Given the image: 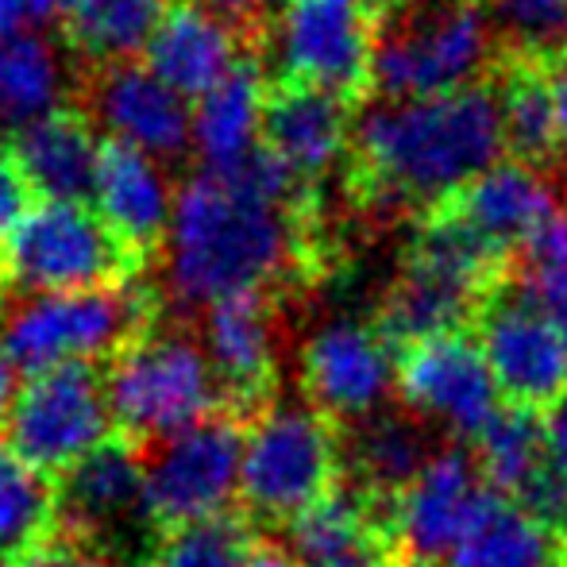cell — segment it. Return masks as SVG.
Instances as JSON below:
<instances>
[{"mask_svg": "<svg viewBox=\"0 0 567 567\" xmlns=\"http://www.w3.org/2000/svg\"><path fill=\"white\" fill-rule=\"evenodd\" d=\"M301 182L267 151L236 171H202L178 189L166 231V290L186 309L262 293L301 255Z\"/></svg>", "mask_w": 567, "mask_h": 567, "instance_id": "obj_1", "label": "cell"}, {"mask_svg": "<svg viewBox=\"0 0 567 567\" xmlns=\"http://www.w3.org/2000/svg\"><path fill=\"white\" fill-rule=\"evenodd\" d=\"M355 182L386 209H429L502 163V101L494 78L444 97L374 101L351 127Z\"/></svg>", "mask_w": 567, "mask_h": 567, "instance_id": "obj_2", "label": "cell"}, {"mask_svg": "<svg viewBox=\"0 0 567 567\" xmlns=\"http://www.w3.org/2000/svg\"><path fill=\"white\" fill-rule=\"evenodd\" d=\"M486 0H398L374 23L371 85L382 101L444 97L491 78Z\"/></svg>", "mask_w": 567, "mask_h": 567, "instance_id": "obj_3", "label": "cell"}, {"mask_svg": "<svg viewBox=\"0 0 567 567\" xmlns=\"http://www.w3.org/2000/svg\"><path fill=\"white\" fill-rule=\"evenodd\" d=\"M105 394L113 425L140 452L225 410L209 355L189 332L147 329L109 359Z\"/></svg>", "mask_w": 567, "mask_h": 567, "instance_id": "obj_4", "label": "cell"}, {"mask_svg": "<svg viewBox=\"0 0 567 567\" xmlns=\"http://www.w3.org/2000/svg\"><path fill=\"white\" fill-rule=\"evenodd\" d=\"M340 486V425L313 405H270L247 425L236 491L247 522L290 525Z\"/></svg>", "mask_w": 567, "mask_h": 567, "instance_id": "obj_5", "label": "cell"}, {"mask_svg": "<svg viewBox=\"0 0 567 567\" xmlns=\"http://www.w3.org/2000/svg\"><path fill=\"white\" fill-rule=\"evenodd\" d=\"M151 329V301L132 286L82 293H28L0 313V348L16 371L113 359Z\"/></svg>", "mask_w": 567, "mask_h": 567, "instance_id": "obj_6", "label": "cell"}, {"mask_svg": "<svg viewBox=\"0 0 567 567\" xmlns=\"http://www.w3.org/2000/svg\"><path fill=\"white\" fill-rule=\"evenodd\" d=\"M135 255L82 202H39L0 247V270L28 293L127 286Z\"/></svg>", "mask_w": 567, "mask_h": 567, "instance_id": "obj_7", "label": "cell"}, {"mask_svg": "<svg viewBox=\"0 0 567 567\" xmlns=\"http://www.w3.org/2000/svg\"><path fill=\"white\" fill-rule=\"evenodd\" d=\"M244 441L247 421L217 410L171 441L151 444L143 455V502L155 537L228 514L231 494L239 491Z\"/></svg>", "mask_w": 567, "mask_h": 567, "instance_id": "obj_8", "label": "cell"}, {"mask_svg": "<svg viewBox=\"0 0 567 567\" xmlns=\"http://www.w3.org/2000/svg\"><path fill=\"white\" fill-rule=\"evenodd\" d=\"M105 441H113V410L97 363L31 374L8 413V444L47 478H62Z\"/></svg>", "mask_w": 567, "mask_h": 567, "instance_id": "obj_9", "label": "cell"}, {"mask_svg": "<svg viewBox=\"0 0 567 567\" xmlns=\"http://www.w3.org/2000/svg\"><path fill=\"white\" fill-rule=\"evenodd\" d=\"M471 332L506 405H522L545 417L567 394V343L556 324L533 306L517 270L486 301Z\"/></svg>", "mask_w": 567, "mask_h": 567, "instance_id": "obj_10", "label": "cell"}, {"mask_svg": "<svg viewBox=\"0 0 567 567\" xmlns=\"http://www.w3.org/2000/svg\"><path fill=\"white\" fill-rule=\"evenodd\" d=\"M374 16L359 0H282L275 59L286 82L355 101L371 85Z\"/></svg>", "mask_w": 567, "mask_h": 567, "instance_id": "obj_11", "label": "cell"}, {"mask_svg": "<svg viewBox=\"0 0 567 567\" xmlns=\"http://www.w3.org/2000/svg\"><path fill=\"white\" fill-rule=\"evenodd\" d=\"M59 491V529L93 545L113 560L135 533H151L143 502V455L132 441L113 436L78 467L54 478Z\"/></svg>", "mask_w": 567, "mask_h": 567, "instance_id": "obj_12", "label": "cell"}, {"mask_svg": "<svg viewBox=\"0 0 567 567\" xmlns=\"http://www.w3.org/2000/svg\"><path fill=\"white\" fill-rule=\"evenodd\" d=\"M394 382L413 410L433 413L449 421L455 433L475 441L502 410L498 382L486 367L475 332H449L398 351Z\"/></svg>", "mask_w": 567, "mask_h": 567, "instance_id": "obj_13", "label": "cell"}, {"mask_svg": "<svg viewBox=\"0 0 567 567\" xmlns=\"http://www.w3.org/2000/svg\"><path fill=\"white\" fill-rule=\"evenodd\" d=\"M202 348L217 374L220 402L251 425L278 394V324L267 293H244L205 309Z\"/></svg>", "mask_w": 567, "mask_h": 567, "instance_id": "obj_14", "label": "cell"}, {"mask_svg": "<svg viewBox=\"0 0 567 567\" xmlns=\"http://www.w3.org/2000/svg\"><path fill=\"white\" fill-rule=\"evenodd\" d=\"M93 120L109 132V143L158 163L182 158L194 147V101L174 93L147 62L105 66L93 85Z\"/></svg>", "mask_w": 567, "mask_h": 567, "instance_id": "obj_15", "label": "cell"}, {"mask_svg": "<svg viewBox=\"0 0 567 567\" xmlns=\"http://www.w3.org/2000/svg\"><path fill=\"white\" fill-rule=\"evenodd\" d=\"M394 379V351L374 324L332 321L301 351V386L317 413L337 425L359 421L382 402Z\"/></svg>", "mask_w": 567, "mask_h": 567, "instance_id": "obj_16", "label": "cell"}, {"mask_svg": "<svg viewBox=\"0 0 567 567\" xmlns=\"http://www.w3.org/2000/svg\"><path fill=\"white\" fill-rule=\"evenodd\" d=\"M483 494L486 483L478 475V463L463 452L429 460L390 509V533L402 545L405 560L433 564L436 556L455 553Z\"/></svg>", "mask_w": 567, "mask_h": 567, "instance_id": "obj_17", "label": "cell"}, {"mask_svg": "<svg viewBox=\"0 0 567 567\" xmlns=\"http://www.w3.org/2000/svg\"><path fill=\"white\" fill-rule=\"evenodd\" d=\"M351 101L313 85L282 82L270 90L262 116V151L306 186L351 151Z\"/></svg>", "mask_w": 567, "mask_h": 567, "instance_id": "obj_18", "label": "cell"}, {"mask_svg": "<svg viewBox=\"0 0 567 567\" xmlns=\"http://www.w3.org/2000/svg\"><path fill=\"white\" fill-rule=\"evenodd\" d=\"M90 197L93 213L105 220V228L135 259H143L151 247L166 244L174 202H178L166 163L140 155L132 147H120V143H105Z\"/></svg>", "mask_w": 567, "mask_h": 567, "instance_id": "obj_19", "label": "cell"}, {"mask_svg": "<svg viewBox=\"0 0 567 567\" xmlns=\"http://www.w3.org/2000/svg\"><path fill=\"white\" fill-rule=\"evenodd\" d=\"M286 540L298 567H413L390 525L348 486L286 525Z\"/></svg>", "mask_w": 567, "mask_h": 567, "instance_id": "obj_20", "label": "cell"}, {"mask_svg": "<svg viewBox=\"0 0 567 567\" xmlns=\"http://www.w3.org/2000/svg\"><path fill=\"white\" fill-rule=\"evenodd\" d=\"M143 59L174 93L197 101L239 66V39L217 8L182 0L163 16Z\"/></svg>", "mask_w": 567, "mask_h": 567, "instance_id": "obj_21", "label": "cell"}, {"mask_svg": "<svg viewBox=\"0 0 567 567\" xmlns=\"http://www.w3.org/2000/svg\"><path fill=\"white\" fill-rule=\"evenodd\" d=\"M444 205L460 213L478 236H486L494 247L509 255H517V247L529 244L533 231L560 213L545 171H533V166L514 163V158L494 163L491 171L467 182Z\"/></svg>", "mask_w": 567, "mask_h": 567, "instance_id": "obj_22", "label": "cell"}, {"mask_svg": "<svg viewBox=\"0 0 567 567\" xmlns=\"http://www.w3.org/2000/svg\"><path fill=\"white\" fill-rule=\"evenodd\" d=\"M12 151L31 194H43V202H85L97 182L105 143L90 120L62 109L16 132Z\"/></svg>", "mask_w": 567, "mask_h": 567, "instance_id": "obj_23", "label": "cell"}, {"mask_svg": "<svg viewBox=\"0 0 567 567\" xmlns=\"http://www.w3.org/2000/svg\"><path fill=\"white\" fill-rule=\"evenodd\" d=\"M267 82L255 62H239L225 82L194 101V147L205 171H236L262 151Z\"/></svg>", "mask_w": 567, "mask_h": 567, "instance_id": "obj_24", "label": "cell"}, {"mask_svg": "<svg viewBox=\"0 0 567 567\" xmlns=\"http://www.w3.org/2000/svg\"><path fill=\"white\" fill-rule=\"evenodd\" d=\"M502 101V132H506V155L533 171H548L564 155L560 124H556V101L548 85L545 54L506 51L498 74H491Z\"/></svg>", "mask_w": 567, "mask_h": 567, "instance_id": "obj_25", "label": "cell"}, {"mask_svg": "<svg viewBox=\"0 0 567 567\" xmlns=\"http://www.w3.org/2000/svg\"><path fill=\"white\" fill-rule=\"evenodd\" d=\"M452 567H564V540L486 486L452 553Z\"/></svg>", "mask_w": 567, "mask_h": 567, "instance_id": "obj_26", "label": "cell"}, {"mask_svg": "<svg viewBox=\"0 0 567 567\" xmlns=\"http://www.w3.org/2000/svg\"><path fill=\"white\" fill-rule=\"evenodd\" d=\"M66 93V59L43 31L0 39V124L23 132L39 120L62 113Z\"/></svg>", "mask_w": 567, "mask_h": 567, "instance_id": "obj_27", "label": "cell"}, {"mask_svg": "<svg viewBox=\"0 0 567 567\" xmlns=\"http://www.w3.org/2000/svg\"><path fill=\"white\" fill-rule=\"evenodd\" d=\"M166 12L171 0H70L62 20L74 51L120 66L135 54H147Z\"/></svg>", "mask_w": 567, "mask_h": 567, "instance_id": "obj_28", "label": "cell"}, {"mask_svg": "<svg viewBox=\"0 0 567 567\" xmlns=\"http://www.w3.org/2000/svg\"><path fill=\"white\" fill-rule=\"evenodd\" d=\"M478 475L494 494L517 502L533 486V478L553 463L545 436V417L522 405H502L491 425L478 433Z\"/></svg>", "mask_w": 567, "mask_h": 567, "instance_id": "obj_29", "label": "cell"}, {"mask_svg": "<svg viewBox=\"0 0 567 567\" xmlns=\"http://www.w3.org/2000/svg\"><path fill=\"white\" fill-rule=\"evenodd\" d=\"M59 529L54 478L39 475L12 444L0 441V560L4 567Z\"/></svg>", "mask_w": 567, "mask_h": 567, "instance_id": "obj_30", "label": "cell"}, {"mask_svg": "<svg viewBox=\"0 0 567 567\" xmlns=\"http://www.w3.org/2000/svg\"><path fill=\"white\" fill-rule=\"evenodd\" d=\"M259 548L244 514H217L182 529L158 533L140 567H247Z\"/></svg>", "mask_w": 567, "mask_h": 567, "instance_id": "obj_31", "label": "cell"}, {"mask_svg": "<svg viewBox=\"0 0 567 567\" xmlns=\"http://www.w3.org/2000/svg\"><path fill=\"white\" fill-rule=\"evenodd\" d=\"M509 51L553 54L567 47V0H486Z\"/></svg>", "mask_w": 567, "mask_h": 567, "instance_id": "obj_32", "label": "cell"}, {"mask_svg": "<svg viewBox=\"0 0 567 567\" xmlns=\"http://www.w3.org/2000/svg\"><path fill=\"white\" fill-rule=\"evenodd\" d=\"M8 567H116L109 556H101L93 545L70 537V533L54 529L47 540H39L35 548H28L23 556H16Z\"/></svg>", "mask_w": 567, "mask_h": 567, "instance_id": "obj_33", "label": "cell"}, {"mask_svg": "<svg viewBox=\"0 0 567 567\" xmlns=\"http://www.w3.org/2000/svg\"><path fill=\"white\" fill-rule=\"evenodd\" d=\"M28 209H31V186L23 178L20 163H16L12 143L0 135V247L16 231V225L28 217Z\"/></svg>", "mask_w": 567, "mask_h": 567, "instance_id": "obj_34", "label": "cell"}, {"mask_svg": "<svg viewBox=\"0 0 567 567\" xmlns=\"http://www.w3.org/2000/svg\"><path fill=\"white\" fill-rule=\"evenodd\" d=\"M517 278H522L533 306L556 324V332L567 343V270H525Z\"/></svg>", "mask_w": 567, "mask_h": 567, "instance_id": "obj_35", "label": "cell"}, {"mask_svg": "<svg viewBox=\"0 0 567 567\" xmlns=\"http://www.w3.org/2000/svg\"><path fill=\"white\" fill-rule=\"evenodd\" d=\"M525 270H567V213H556L522 247Z\"/></svg>", "mask_w": 567, "mask_h": 567, "instance_id": "obj_36", "label": "cell"}, {"mask_svg": "<svg viewBox=\"0 0 567 567\" xmlns=\"http://www.w3.org/2000/svg\"><path fill=\"white\" fill-rule=\"evenodd\" d=\"M70 0H0V39L43 31L54 16H66Z\"/></svg>", "mask_w": 567, "mask_h": 567, "instance_id": "obj_37", "label": "cell"}, {"mask_svg": "<svg viewBox=\"0 0 567 567\" xmlns=\"http://www.w3.org/2000/svg\"><path fill=\"white\" fill-rule=\"evenodd\" d=\"M548 66V85H553V101H556V124H560V147L567 155V47L545 54Z\"/></svg>", "mask_w": 567, "mask_h": 567, "instance_id": "obj_38", "label": "cell"}, {"mask_svg": "<svg viewBox=\"0 0 567 567\" xmlns=\"http://www.w3.org/2000/svg\"><path fill=\"white\" fill-rule=\"evenodd\" d=\"M209 8H217L225 20H262L267 12H278L282 0H209Z\"/></svg>", "mask_w": 567, "mask_h": 567, "instance_id": "obj_39", "label": "cell"}, {"mask_svg": "<svg viewBox=\"0 0 567 567\" xmlns=\"http://www.w3.org/2000/svg\"><path fill=\"white\" fill-rule=\"evenodd\" d=\"M545 436H548V449H553L556 463L567 471V394L545 413Z\"/></svg>", "mask_w": 567, "mask_h": 567, "instance_id": "obj_40", "label": "cell"}, {"mask_svg": "<svg viewBox=\"0 0 567 567\" xmlns=\"http://www.w3.org/2000/svg\"><path fill=\"white\" fill-rule=\"evenodd\" d=\"M247 567H298V564H293V556L286 553V548L259 540V548L251 553V560H247Z\"/></svg>", "mask_w": 567, "mask_h": 567, "instance_id": "obj_41", "label": "cell"}, {"mask_svg": "<svg viewBox=\"0 0 567 567\" xmlns=\"http://www.w3.org/2000/svg\"><path fill=\"white\" fill-rule=\"evenodd\" d=\"M12 402H16V367L8 363L4 348H0V421L12 413Z\"/></svg>", "mask_w": 567, "mask_h": 567, "instance_id": "obj_42", "label": "cell"}, {"mask_svg": "<svg viewBox=\"0 0 567 567\" xmlns=\"http://www.w3.org/2000/svg\"><path fill=\"white\" fill-rule=\"evenodd\" d=\"M359 4H363L367 8V12H386V8H394L398 4V0H359Z\"/></svg>", "mask_w": 567, "mask_h": 567, "instance_id": "obj_43", "label": "cell"}, {"mask_svg": "<svg viewBox=\"0 0 567 567\" xmlns=\"http://www.w3.org/2000/svg\"><path fill=\"white\" fill-rule=\"evenodd\" d=\"M564 567H567V540H564Z\"/></svg>", "mask_w": 567, "mask_h": 567, "instance_id": "obj_44", "label": "cell"}, {"mask_svg": "<svg viewBox=\"0 0 567 567\" xmlns=\"http://www.w3.org/2000/svg\"><path fill=\"white\" fill-rule=\"evenodd\" d=\"M413 567H436V564H413Z\"/></svg>", "mask_w": 567, "mask_h": 567, "instance_id": "obj_45", "label": "cell"}]
</instances>
